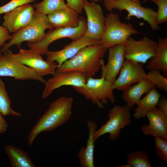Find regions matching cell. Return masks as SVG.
Segmentation results:
<instances>
[{
  "instance_id": "cell-11",
  "label": "cell",
  "mask_w": 167,
  "mask_h": 167,
  "mask_svg": "<svg viewBox=\"0 0 167 167\" xmlns=\"http://www.w3.org/2000/svg\"><path fill=\"white\" fill-rule=\"evenodd\" d=\"M11 54L17 62L34 69L40 75H53L58 67L57 63L54 61L44 60L41 55L31 49H19L16 54L10 51Z\"/></svg>"
},
{
  "instance_id": "cell-17",
  "label": "cell",
  "mask_w": 167,
  "mask_h": 167,
  "mask_svg": "<svg viewBox=\"0 0 167 167\" xmlns=\"http://www.w3.org/2000/svg\"><path fill=\"white\" fill-rule=\"evenodd\" d=\"M146 116L149 121L148 125L141 127L143 134L154 137H159L167 138V116L156 107L151 108Z\"/></svg>"
},
{
  "instance_id": "cell-32",
  "label": "cell",
  "mask_w": 167,
  "mask_h": 167,
  "mask_svg": "<svg viewBox=\"0 0 167 167\" xmlns=\"http://www.w3.org/2000/svg\"><path fill=\"white\" fill-rule=\"evenodd\" d=\"M68 7L76 11L79 14H81L83 11L84 0H66Z\"/></svg>"
},
{
  "instance_id": "cell-19",
  "label": "cell",
  "mask_w": 167,
  "mask_h": 167,
  "mask_svg": "<svg viewBox=\"0 0 167 167\" xmlns=\"http://www.w3.org/2000/svg\"><path fill=\"white\" fill-rule=\"evenodd\" d=\"M79 15L76 11L67 6L48 15L47 17L53 28L72 27L78 24Z\"/></svg>"
},
{
  "instance_id": "cell-27",
  "label": "cell",
  "mask_w": 167,
  "mask_h": 167,
  "mask_svg": "<svg viewBox=\"0 0 167 167\" xmlns=\"http://www.w3.org/2000/svg\"><path fill=\"white\" fill-rule=\"evenodd\" d=\"M149 157V155L146 152L134 151L127 155V164L131 167H151Z\"/></svg>"
},
{
  "instance_id": "cell-7",
  "label": "cell",
  "mask_w": 167,
  "mask_h": 167,
  "mask_svg": "<svg viewBox=\"0 0 167 167\" xmlns=\"http://www.w3.org/2000/svg\"><path fill=\"white\" fill-rule=\"evenodd\" d=\"M130 110L126 105H114L109 111L107 122L99 129L95 131L93 135L94 141L106 134H109L110 140H116L120 134L121 130L131 122Z\"/></svg>"
},
{
  "instance_id": "cell-13",
  "label": "cell",
  "mask_w": 167,
  "mask_h": 167,
  "mask_svg": "<svg viewBox=\"0 0 167 167\" xmlns=\"http://www.w3.org/2000/svg\"><path fill=\"white\" fill-rule=\"evenodd\" d=\"M86 80L80 73L75 71H56L52 77L46 81L42 92V98L45 99L55 89L64 86L83 87Z\"/></svg>"
},
{
  "instance_id": "cell-23",
  "label": "cell",
  "mask_w": 167,
  "mask_h": 167,
  "mask_svg": "<svg viewBox=\"0 0 167 167\" xmlns=\"http://www.w3.org/2000/svg\"><path fill=\"white\" fill-rule=\"evenodd\" d=\"M155 88L152 89L147 93L136 105L137 107L135 109L133 114L135 119H140L146 117L151 108L157 105L161 95Z\"/></svg>"
},
{
  "instance_id": "cell-18",
  "label": "cell",
  "mask_w": 167,
  "mask_h": 167,
  "mask_svg": "<svg viewBox=\"0 0 167 167\" xmlns=\"http://www.w3.org/2000/svg\"><path fill=\"white\" fill-rule=\"evenodd\" d=\"M108 61L106 65L103 64L101 76L113 83L116 78L125 59L123 45H118L107 49Z\"/></svg>"
},
{
  "instance_id": "cell-3",
  "label": "cell",
  "mask_w": 167,
  "mask_h": 167,
  "mask_svg": "<svg viewBox=\"0 0 167 167\" xmlns=\"http://www.w3.org/2000/svg\"><path fill=\"white\" fill-rule=\"evenodd\" d=\"M53 27L49 22L47 16L35 12L31 21L26 26L14 33L11 36L8 42L5 43L0 49L1 53L13 45L19 49L21 48L22 43L34 44L42 40L45 37V31Z\"/></svg>"
},
{
  "instance_id": "cell-39",
  "label": "cell",
  "mask_w": 167,
  "mask_h": 167,
  "mask_svg": "<svg viewBox=\"0 0 167 167\" xmlns=\"http://www.w3.org/2000/svg\"><path fill=\"white\" fill-rule=\"evenodd\" d=\"M84 1H87V0H84Z\"/></svg>"
},
{
  "instance_id": "cell-4",
  "label": "cell",
  "mask_w": 167,
  "mask_h": 167,
  "mask_svg": "<svg viewBox=\"0 0 167 167\" xmlns=\"http://www.w3.org/2000/svg\"><path fill=\"white\" fill-rule=\"evenodd\" d=\"M141 34L130 23L122 22L119 16L110 12L105 17V29L100 44L108 49L123 45L133 34Z\"/></svg>"
},
{
  "instance_id": "cell-8",
  "label": "cell",
  "mask_w": 167,
  "mask_h": 167,
  "mask_svg": "<svg viewBox=\"0 0 167 167\" xmlns=\"http://www.w3.org/2000/svg\"><path fill=\"white\" fill-rule=\"evenodd\" d=\"M103 4L105 9L111 11L117 9L120 11H126L128 12L126 17L129 19L134 16L147 21L153 30H159L160 27L156 22V11L152 8L144 7L141 3L132 0H104Z\"/></svg>"
},
{
  "instance_id": "cell-38",
  "label": "cell",
  "mask_w": 167,
  "mask_h": 167,
  "mask_svg": "<svg viewBox=\"0 0 167 167\" xmlns=\"http://www.w3.org/2000/svg\"><path fill=\"white\" fill-rule=\"evenodd\" d=\"M2 53H0V57L2 55Z\"/></svg>"
},
{
  "instance_id": "cell-22",
  "label": "cell",
  "mask_w": 167,
  "mask_h": 167,
  "mask_svg": "<svg viewBox=\"0 0 167 167\" xmlns=\"http://www.w3.org/2000/svg\"><path fill=\"white\" fill-rule=\"evenodd\" d=\"M149 70H158L167 75V37L159 38L157 42L154 55L147 66Z\"/></svg>"
},
{
  "instance_id": "cell-6",
  "label": "cell",
  "mask_w": 167,
  "mask_h": 167,
  "mask_svg": "<svg viewBox=\"0 0 167 167\" xmlns=\"http://www.w3.org/2000/svg\"><path fill=\"white\" fill-rule=\"evenodd\" d=\"M87 29V21L83 17H79L78 25L75 27L53 28L48 31L41 41L34 44L28 43L30 49L41 55H45L48 51L49 45L58 40L68 38L73 40L79 39L85 34Z\"/></svg>"
},
{
  "instance_id": "cell-21",
  "label": "cell",
  "mask_w": 167,
  "mask_h": 167,
  "mask_svg": "<svg viewBox=\"0 0 167 167\" xmlns=\"http://www.w3.org/2000/svg\"><path fill=\"white\" fill-rule=\"evenodd\" d=\"M89 136L86 147H82L78 153V157L80 166L82 167H94V133L97 125L95 122L88 120Z\"/></svg>"
},
{
  "instance_id": "cell-1",
  "label": "cell",
  "mask_w": 167,
  "mask_h": 167,
  "mask_svg": "<svg viewBox=\"0 0 167 167\" xmlns=\"http://www.w3.org/2000/svg\"><path fill=\"white\" fill-rule=\"evenodd\" d=\"M73 101L72 97L62 96L52 102L30 131L28 145H32L40 133L53 131L66 122L71 117Z\"/></svg>"
},
{
  "instance_id": "cell-20",
  "label": "cell",
  "mask_w": 167,
  "mask_h": 167,
  "mask_svg": "<svg viewBox=\"0 0 167 167\" xmlns=\"http://www.w3.org/2000/svg\"><path fill=\"white\" fill-rule=\"evenodd\" d=\"M136 84L124 90L122 95L126 105L130 109L137 104L144 94L156 87L146 78Z\"/></svg>"
},
{
  "instance_id": "cell-12",
  "label": "cell",
  "mask_w": 167,
  "mask_h": 167,
  "mask_svg": "<svg viewBox=\"0 0 167 167\" xmlns=\"http://www.w3.org/2000/svg\"><path fill=\"white\" fill-rule=\"evenodd\" d=\"M83 10L87 16V29L84 35L100 41L104 32L105 17L101 6L96 2L84 1Z\"/></svg>"
},
{
  "instance_id": "cell-9",
  "label": "cell",
  "mask_w": 167,
  "mask_h": 167,
  "mask_svg": "<svg viewBox=\"0 0 167 167\" xmlns=\"http://www.w3.org/2000/svg\"><path fill=\"white\" fill-rule=\"evenodd\" d=\"M7 49L0 58V77H12L18 80H34L45 84L46 81L34 69L15 60Z\"/></svg>"
},
{
  "instance_id": "cell-36",
  "label": "cell",
  "mask_w": 167,
  "mask_h": 167,
  "mask_svg": "<svg viewBox=\"0 0 167 167\" xmlns=\"http://www.w3.org/2000/svg\"><path fill=\"white\" fill-rule=\"evenodd\" d=\"M91 1L92 2H97L98 1H103L104 0H91ZM135 2H138V3H141V2H140V1L139 0H132Z\"/></svg>"
},
{
  "instance_id": "cell-15",
  "label": "cell",
  "mask_w": 167,
  "mask_h": 167,
  "mask_svg": "<svg viewBox=\"0 0 167 167\" xmlns=\"http://www.w3.org/2000/svg\"><path fill=\"white\" fill-rule=\"evenodd\" d=\"M35 12L33 6L29 3L18 7L4 13L2 26L9 33H14L28 25Z\"/></svg>"
},
{
  "instance_id": "cell-29",
  "label": "cell",
  "mask_w": 167,
  "mask_h": 167,
  "mask_svg": "<svg viewBox=\"0 0 167 167\" xmlns=\"http://www.w3.org/2000/svg\"><path fill=\"white\" fill-rule=\"evenodd\" d=\"M158 7L156 12V22L158 25L167 21V0H151Z\"/></svg>"
},
{
  "instance_id": "cell-26",
  "label": "cell",
  "mask_w": 167,
  "mask_h": 167,
  "mask_svg": "<svg viewBox=\"0 0 167 167\" xmlns=\"http://www.w3.org/2000/svg\"><path fill=\"white\" fill-rule=\"evenodd\" d=\"M11 101L6 89L5 85L0 78V113L3 116L11 115L20 117V113L13 110L11 107Z\"/></svg>"
},
{
  "instance_id": "cell-10",
  "label": "cell",
  "mask_w": 167,
  "mask_h": 167,
  "mask_svg": "<svg viewBox=\"0 0 167 167\" xmlns=\"http://www.w3.org/2000/svg\"><path fill=\"white\" fill-rule=\"evenodd\" d=\"M157 42L147 36L139 40L130 37L123 45L125 59L142 63H145L155 54Z\"/></svg>"
},
{
  "instance_id": "cell-14",
  "label": "cell",
  "mask_w": 167,
  "mask_h": 167,
  "mask_svg": "<svg viewBox=\"0 0 167 167\" xmlns=\"http://www.w3.org/2000/svg\"><path fill=\"white\" fill-rule=\"evenodd\" d=\"M146 74L142 64L125 59L119 76L113 83L114 89L123 91L146 78Z\"/></svg>"
},
{
  "instance_id": "cell-5",
  "label": "cell",
  "mask_w": 167,
  "mask_h": 167,
  "mask_svg": "<svg viewBox=\"0 0 167 167\" xmlns=\"http://www.w3.org/2000/svg\"><path fill=\"white\" fill-rule=\"evenodd\" d=\"M72 88L99 108H102L108 101L113 103L115 102L113 83L103 76L100 78L91 77L87 80L84 86Z\"/></svg>"
},
{
  "instance_id": "cell-24",
  "label": "cell",
  "mask_w": 167,
  "mask_h": 167,
  "mask_svg": "<svg viewBox=\"0 0 167 167\" xmlns=\"http://www.w3.org/2000/svg\"><path fill=\"white\" fill-rule=\"evenodd\" d=\"M12 167H36L27 152L14 146L7 145L4 147Z\"/></svg>"
},
{
  "instance_id": "cell-25",
  "label": "cell",
  "mask_w": 167,
  "mask_h": 167,
  "mask_svg": "<svg viewBox=\"0 0 167 167\" xmlns=\"http://www.w3.org/2000/svg\"><path fill=\"white\" fill-rule=\"evenodd\" d=\"M33 6L35 12L45 15L68 6L64 0H43Z\"/></svg>"
},
{
  "instance_id": "cell-31",
  "label": "cell",
  "mask_w": 167,
  "mask_h": 167,
  "mask_svg": "<svg viewBox=\"0 0 167 167\" xmlns=\"http://www.w3.org/2000/svg\"><path fill=\"white\" fill-rule=\"evenodd\" d=\"M36 0H11L5 5L0 6V15L9 12L15 8L34 2Z\"/></svg>"
},
{
  "instance_id": "cell-16",
  "label": "cell",
  "mask_w": 167,
  "mask_h": 167,
  "mask_svg": "<svg viewBox=\"0 0 167 167\" xmlns=\"http://www.w3.org/2000/svg\"><path fill=\"white\" fill-rule=\"evenodd\" d=\"M99 44H100L99 41L92 39L84 35L79 39L73 40L61 50L54 51L48 50L45 54L46 60L55 62L58 65V68L64 62L75 56L83 48Z\"/></svg>"
},
{
  "instance_id": "cell-28",
  "label": "cell",
  "mask_w": 167,
  "mask_h": 167,
  "mask_svg": "<svg viewBox=\"0 0 167 167\" xmlns=\"http://www.w3.org/2000/svg\"><path fill=\"white\" fill-rule=\"evenodd\" d=\"M146 78L158 89L167 92V78L161 73L160 71L149 70L146 74Z\"/></svg>"
},
{
  "instance_id": "cell-34",
  "label": "cell",
  "mask_w": 167,
  "mask_h": 167,
  "mask_svg": "<svg viewBox=\"0 0 167 167\" xmlns=\"http://www.w3.org/2000/svg\"><path fill=\"white\" fill-rule=\"evenodd\" d=\"M158 108L167 116V99L165 96L160 98L157 105Z\"/></svg>"
},
{
  "instance_id": "cell-30",
  "label": "cell",
  "mask_w": 167,
  "mask_h": 167,
  "mask_svg": "<svg viewBox=\"0 0 167 167\" xmlns=\"http://www.w3.org/2000/svg\"><path fill=\"white\" fill-rule=\"evenodd\" d=\"M155 150L158 157L167 163V138L154 137Z\"/></svg>"
},
{
  "instance_id": "cell-33",
  "label": "cell",
  "mask_w": 167,
  "mask_h": 167,
  "mask_svg": "<svg viewBox=\"0 0 167 167\" xmlns=\"http://www.w3.org/2000/svg\"><path fill=\"white\" fill-rule=\"evenodd\" d=\"M11 36L8 30L5 27L0 25V48Z\"/></svg>"
},
{
  "instance_id": "cell-37",
  "label": "cell",
  "mask_w": 167,
  "mask_h": 167,
  "mask_svg": "<svg viewBox=\"0 0 167 167\" xmlns=\"http://www.w3.org/2000/svg\"><path fill=\"white\" fill-rule=\"evenodd\" d=\"M151 0H143V4H144L145 3H146L148 2V1H151Z\"/></svg>"
},
{
  "instance_id": "cell-35",
  "label": "cell",
  "mask_w": 167,
  "mask_h": 167,
  "mask_svg": "<svg viewBox=\"0 0 167 167\" xmlns=\"http://www.w3.org/2000/svg\"><path fill=\"white\" fill-rule=\"evenodd\" d=\"M3 116L0 113V134L6 132L8 127L7 123Z\"/></svg>"
},
{
  "instance_id": "cell-2",
  "label": "cell",
  "mask_w": 167,
  "mask_h": 167,
  "mask_svg": "<svg viewBox=\"0 0 167 167\" xmlns=\"http://www.w3.org/2000/svg\"><path fill=\"white\" fill-rule=\"evenodd\" d=\"M107 49L100 44L85 47L73 57L64 62L56 71H77L87 81L101 69Z\"/></svg>"
}]
</instances>
